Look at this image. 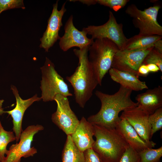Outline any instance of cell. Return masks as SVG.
<instances>
[{
    "label": "cell",
    "mask_w": 162,
    "mask_h": 162,
    "mask_svg": "<svg viewBox=\"0 0 162 162\" xmlns=\"http://www.w3.org/2000/svg\"><path fill=\"white\" fill-rule=\"evenodd\" d=\"M150 73L147 65L142 64L138 70V75L139 76L146 77Z\"/></svg>",
    "instance_id": "obj_29"
},
{
    "label": "cell",
    "mask_w": 162,
    "mask_h": 162,
    "mask_svg": "<svg viewBox=\"0 0 162 162\" xmlns=\"http://www.w3.org/2000/svg\"><path fill=\"white\" fill-rule=\"evenodd\" d=\"M83 30L87 34L92 36L94 39L106 38L114 43L119 50H122L128 38L125 36L123 29V25L118 24L113 14L109 11V18L104 24L98 26H88L83 28Z\"/></svg>",
    "instance_id": "obj_7"
},
{
    "label": "cell",
    "mask_w": 162,
    "mask_h": 162,
    "mask_svg": "<svg viewBox=\"0 0 162 162\" xmlns=\"http://www.w3.org/2000/svg\"><path fill=\"white\" fill-rule=\"evenodd\" d=\"M89 47L74 50L79 60L78 66L71 75L66 77L73 87L76 103L82 108L91 98L94 90L98 84L88 60Z\"/></svg>",
    "instance_id": "obj_2"
},
{
    "label": "cell",
    "mask_w": 162,
    "mask_h": 162,
    "mask_svg": "<svg viewBox=\"0 0 162 162\" xmlns=\"http://www.w3.org/2000/svg\"><path fill=\"white\" fill-rule=\"evenodd\" d=\"M15 140L16 138L13 132L5 130L1 124L0 128V162L5 157L8 151V145Z\"/></svg>",
    "instance_id": "obj_21"
},
{
    "label": "cell",
    "mask_w": 162,
    "mask_h": 162,
    "mask_svg": "<svg viewBox=\"0 0 162 162\" xmlns=\"http://www.w3.org/2000/svg\"><path fill=\"white\" fill-rule=\"evenodd\" d=\"M115 129L129 146L138 152L147 148L154 147L156 144L152 141L150 143L146 142L124 119H121Z\"/></svg>",
    "instance_id": "obj_16"
},
{
    "label": "cell",
    "mask_w": 162,
    "mask_h": 162,
    "mask_svg": "<svg viewBox=\"0 0 162 162\" xmlns=\"http://www.w3.org/2000/svg\"><path fill=\"white\" fill-rule=\"evenodd\" d=\"M132 92L121 86L118 91L112 94L96 91L95 94L101 102V107L97 114L89 117L87 120L93 125L115 128L121 119L118 116L120 112L138 105L131 99Z\"/></svg>",
    "instance_id": "obj_1"
},
{
    "label": "cell",
    "mask_w": 162,
    "mask_h": 162,
    "mask_svg": "<svg viewBox=\"0 0 162 162\" xmlns=\"http://www.w3.org/2000/svg\"><path fill=\"white\" fill-rule=\"evenodd\" d=\"M93 125L96 140L92 148L98 154L101 162H118L129 145L115 128Z\"/></svg>",
    "instance_id": "obj_3"
},
{
    "label": "cell",
    "mask_w": 162,
    "mask_h": 162,
    "mask_svg": "<svg viewBox=\"0 0 162 162\" xmlns=\"http://www.w3.org/2000/svg\"><path fill=\"white\" fill-rule=\"evenodd\" d=\"M94 134L93 125L83 116L70 136L78 149L84 152L88 149L92 148L95 142L93 137Z\"/></svg>",
    "instance_id": "obj_15"
},
{
    "label": "cell",
    "mask_w": 162,
    "mask_h": 162,
    "mask_svg": "<svg viewBox=\"0 0 162 162\" xmlns=\"http://www.w3.org/2000/svg\"><path fill=\"white\" fill-rule=\"evenodd\" d=\"M156 64L162 72V54L154 47L149 52L144 58L142 64Z\"/></svg>",
    "instance_id": "obj_24"
},
{
    "label": "cell",
    "mask_w": 162,
    "mask_h": 162,
    "mask_svg": "<svg viewBox=\"0 0 162 162\" xmlns=\"http://www.w3.org/2000/svg\"><path fill=\"white\" fill-rule=\"evenodd\" d=\"M84 152L85 162H101L98 154L92 148L88 149Z\"/></svg>",
    "instance_id": "obj_28"
},
{
    "label": "cell",
    "mask_w": 162,
    "mask_h": 162,
    "mask_svg": "<svg viewBox=\"0 0 162 162\" xmlns=\"http://www.w3.org/2000/svg\"><path fill=\"white\" fill-rule=\"evenodd\" d=\"M154 48L162 54V40L160 39L156 41L154 44Z\"/></svg>",
    "instance_id": "obj_30"
},
{
    "label": "cell",
    "mask_w": 162,
    "mask_h": 162,
    "mask_svg": "<svg viewBox=\"0 0 162 162\" xmlns=\"http://www.w3.org/2000/svg\"><path fill=\"white\" fill-rule=\"evenodd\" d=\"M119 50L114 43L106 38L96 39L89 47L88 60L100 85L111 68L114 57Z\"/></svg>",
    "instance_id": "obj_4"
},
{
    "label": "cell",
    "mask_w": 162,
    "mask_h": 162,
    "mask_svg": "<svg viewBox=\"0 0 162 162\" xmlns=\"http://www.w3.org/2000/svg\"><path fill=\"white\" fill-rule=\"evenodd\" d=\"M40 69L41 98L44 101H53L55 96L58 94L67 97L72 96L67 84L56 70L54 64L47 57L46 58L44 64Z\"/></svg>",
    "instance_id": "obj_5"
},
{
    "label": "cell",
    "mask_w": 162,
    "mask_h": 162,
    "mask_svg": "<svg viewBox=\"0 0 162 162\" xmlns=\"http://www.w3.org/2000/svg\"><path fill=\"white\" fill-rule=\"evenodd\" d=\"M21 8L25 9L22 0H0V14L9 9Z\"/></svg>",
    "instance_id": "obj_26"
},
{
    "label": "cell",
    "mask_w": 162,
    "mask_h": 162,
    "mask_svg": "<svg viewBox=\"0 0 162 162\" xmlns=\"http://www.w3.org/2000/svg\"><path fill=\"white\" fill-rule=\"evenodd\" d=\"M118 162H140L139 152L129 146L123 153Z\"/></svg>",
    "instance_id": "obj_25"
},
{
    "label": "cell",
    "mask_w": 162,
    "mask_h": 162,
    "mask_svg": "<svg viewBox=\"0 0 162 162\" xmlns=\"http://www.w3.org/2000/svg\"><path fill=\"white\" fill-rule=\"evenodd\" d=\"M154 47L152 46L132 50H119L114 57L111 68L138 76L139 67Z\"/></svg>",
    "instance_id": "obj_10"
},
{
    "label": "cell",
    "mask_w": 162,
    "mask_h": 162,
    "mask_svg": "<svg viewBox=\"0 0 162 162\" xmlns=\"http://www.w3.org/2000/svg\"><path fill=\"white\" fill-rule=\"evenodd\" d=\"M147 65L150 72H156L160 71L159 68L155 64H149Z\"/></svg>",
    "instance_id": "obj_31"
},
{
    "label": "cell",
    "mask_w": 162,
    "mask_h": 162,
    "mask_svg": "<svg viewBox=\"0 0 162 162\" xmlns=\"http://www.w3.org/2000/svg\"><path fill=\"white\" fill-rule=\"evenodd\" d=\"M73 19L71 15L65 25L64 34L59 39V47L64 52L74 47H78L80 50L89 47L94 41L87 37V34L83 30L79 31L75 27Z\"/></svg>",
    "instance_id": "obj_12"
},
{
    "label": "cell",
    "mask_w": 162,
    "mask_h": 162,
    "mask_svg": "<svg viewBox=\"0 0 162 162\" xmlns=\"http://www.w3.org/2000/svg\"><path fill=\"white\" fill-rule=\"evenodd\" d=\"M44 129L41 125L28 126L22 132L18 143L13 144L8 150L5 156L1 162H20L22 157L33 156L37 152L31 145L34 135L39 131Z\"/></svg>",
    "instance_id": "obj_8"
},
{
    "label": "cell",
    "mask_w": 162,
    "mask_h": 162,
    "mask_svg": "<svg viewBox=\"0 0 162 162\" xmlns=\"http://www.w3.org/2000/svg\"><path fill=\"white\" fill-rule=\"evenodd\" d=\"M162 38L161 36L158 35H144L138 34L128 38L122 50H132L154 47V43Z\"/></svg>",
    "instance_id": "obj_19"
},
{
    "label": "cell",
    "mask_w": 162,
    "mask_h": 162,
    "mask_svg": "<svg viewBox=\"0 0 162 162\" xmlns=\"http://www.w3.org/2000/svg\"><path fill=\"white\" fill-rule=\"evenodd\" d=\"M2 124H1V123L0 121V126H1V125Z\"/></svg>",
    "instance_id": "obj_34"
},
{
    "label": "cell",
    "mask_w": 162,
    "mask_h": 162,
    "mask_svg": "<svg viewBox=\"0 0 162 162\" xmlns=\"http://www.w3.org/2000/svg\"><path fill=\"white\" fill-rule=\"evenodd\" d=\"M62 162H85L84 152L80 151L67 135L62 154Z\"/></svg>",
    "instance_id": "obj_20"
},
{
    "label": "cell",
    "mask_w": 162,
    "mask_h": 162,
    "mask_svg": "<svg viewBox=\"0 0 162 162\" xmlns=\"http://www.w3.org/2000/svg\"><path fill=\"white\" fill-rule=\"evenodd\" d=\"M57 0L53 5L52 13L48 20L46 29L40 38V47L43 48L46 52L52 47L56 41L59 39V32L63 26L62 19L66 11L65 8L66 2L63 4L60 10H58Z\"/></svg>",
    "instance_id": "obj_11"
},
{
    "label": "cell",
    "mask_w": 162,
    "mask_h": 162,
    "mask_svg": "<svg viewBox=\"0 0 162 162\" xmlns=\"http://www.w3.org/2000/svg\"><path fill=\"white\" fill-rule=\"evenodd\" d=\"M11 89L16 98V105L13 110L4 111V113L10 115L12 118L13 129L17 142L19 141L20 135L23 131L22 124L25 112L34 102L40 100L41 98L35 94L28 99L23 100L20 96L18 91L15 86H11Z\"/></svg>",
    "instance_id": "obj_14"
},
{
    "label": "cell",
    "mask_w": 162,
    "mask_h": 162,
    "mask_svg": "<svg viewBox=\"0 0 162 162\" xmlns=\"http://www.w3.org/2000/svg\"><path fill=\"white\" fill-rule=\"evenodd\" d=\"M160 7L154 5L142 10L135 4L129 5L125 12L132 18L134 26L139 31V34L144 35H162V27L157 18Z\"/></svg>",
    "instance_id": "obj_6"
},
{
    "label": "cell",
    "mask_w": 162,
    "mask_h": 162,
    "mask_svg": "<svg viewBox=\"0 0 162 162\" xmlns=\"http://www.w3.org/2000/svg\"><path fill=\"white\" fill-rule=\"evenodd\" d=\"M148 121L152 127L151 135L152 136L155 133L162 128V107L149 115Z\"/></svg>",
    "instance_id": "obj_23"
},
{
    "label": "cell",
    "mask_w": 162,
    "mask_h": 162,
    "mask_svg": "<svg viewBox=\"0 0 162 162\" xmlns=\"http://www.w3.org/2000/svg\"><path fill=\"white\" fill-rule=\"evenodd\" d=\"M97 3L108 7L115 11L124 8L129 0H96Z\"/></svg>",
    "instance_id": "obj_27"
},
{
    "label": "cell",
    "mask_w": 162,
    "mask_h": 162,
    "mask_svg": "<svg viewBox=\"0 0 162 162\" xmlns=\"http://www.w3.org/2000/svg\"><path fill=\"white\" fill-rule=\"evenodd\" d=\"M149 116L137 106L123 111L120 118L127 121L142 140L150 143L152 136V127L148 121Z\"/></svg>",
    "instance_id": "obj_13"
},
{
    "label": "cell",
    "mask_w": 162,
    "mask_h": 162,
    "mask_svg": "<svg viewBox=\"0 0 162 162\" xmlns=\"http://www.w3.org/2000/svg\"><path fill=\"white\" fill-rule=\"evenodd\" d=\"M76 1H78L84 4H86L88 5L94 4H97L96 0H81Z\"/></svg>",
    "instance_id": "obj_32"
},
{
    "label": "cell",
    "mask_w": 162,
    "mask_h": 162,
    "mask_svg": "<svg viewBox=\"0 0 162 162\" xmlns=\"http://www.w3.org/2000/svg\"><path fill=\"white\" fill-rule=\"evenodd\" d=\"M56 111L52 115V122L67 135L74 132L79 121L71 109L67 97L57 94L54 97Z\"/></svg>",
    "instance_id": "obj_9"
},
{
    "label": "cell",
    "mask_w": 162,
    "mask_h": 162,
    "mask_svg": "<svg viewBox=\"0 0 162 162\" xmlns=\"http://www.w3.org/2000/svg\"><path fill=\"white\" fill-rule=\"evenodd\" d=\"M140 162H160L162 146L157 149L148 148L138 152Z\"/></svg>",
    "instance_id": "obj_22"
},
{
    "label": "cell",
    "mask_w": 162,
    "mask_h": 162,
    "mask_svg": "<svg viewBox=\"0 0 162 162\" xmlns=\"http://www.w3.org/2000/svg\"><path fill=\"white\" fill-rule=\"evenodd\" d=\"M4 101L3 100L0 99V115H2L4 113V111L2 108L3 103Z\"/></svg>",
    "instance_id": "obj_33"
},
{
    "label": "cell",
    "mask_w": 162,
    "mask_h": 162,
    "mask_svg": "<svg viewBox=\"0 0 162 162\" xmlns=\"http://www.w3.org/2000/svg\"><path fill=\"white\" fill-rule=\"evenodd\" d=\"M137 107L149 115L162 107V87L159 86L138 94Z\"/></svg>",
    "instance_id": "obj_17"
},
{
    "label": "cell",
    "mask_w": 162,
    "mask_h": 162,
    "mask_svg": "<svg viewBox=\"0 0 162 162\" xmlns=\"http://www.w3.org/2000/svg\"><path fill=\"white\" fill-rule=\"evenodd\" d=\"M109 71L113 81L132 91H138L148 88L146 82L140 80L137 75L113 68H111Z\"/></svg>",
    "instance_id": "obj_18"
}]
</instances>
